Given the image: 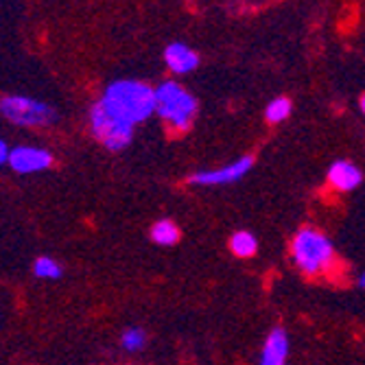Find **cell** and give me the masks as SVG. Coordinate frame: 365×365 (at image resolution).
I'll list each match as a JSON object with an SVG mask.
<instances>
[{
    "instance_id": "obj_12",
    "label": "cell",
    "mask_w": 365,
    "mask_h": 365,
    "mask_svg": "<svg viewBox=\"0 0 365 365\" xmlns=\"http://www.w3.org/2000/svg\"><path fill=\"white\" fill-rule=\"evenodd\" d=\"M230 250L237 258H252L258 252V239L247 230H239L230 237Z\"/></svg>"
},
{
    "instance_id": "obj_2",
    "label": "cell",
    "mask_w": 365,
    "mask_h": 365,
    "mask_svg": "<svg viewBox=\"0 0 365 365\" xmlns=\"http://www.w3.org/2000/svg\"><path fill=\"white\" fill-rule=\"evenodd\" d=\"M291 260L309 278L326 276L337 267L335 245L322 230L300 227L291 239Z\"/></svg>"
},
{
    "instance_id": "obj_16",
    "label": "cell",
    "mask_w": 365,
    "mask_h": 365,
    "mask_svg": "<svg viewBox=\"0 0 365 365\" xmlns=\"http://www.w3.org/2000/svg\"><path fill=\"white\" fill-rule=\"evenodd\" d=\"M9 158H11V149H9L7 140H0V164H3V167H7Z\"/></svg>"
},
{
    "instance_id": "obj_11",
    "label": "cell",
    "mask_w": 365,
    "mask_h": 365,
    "mask_svg": "<svg viewBox=\"0 0 365 365\" xmlns=\"http://www.w3.org/2000/svg\"><path fill=\"white\" fill-rule=\"evenodd\" d=\"M151 241L160 247H173L180 241V227L171 219H160L151 225Z\"/></svg>"
},
{
    "instance_id": "obj_1",
    "label": "cell",
    "mask_w": 365,
    "mask_h": 365,
    "mask_svg": "<svg viewBox=\"0 0 365 365\" xmlns=\"http://www.w3.org/2000/svg\"><path fill=\"white\" fill-rule=\"evenodd\" d=\"M96 103L116 120L136 129L155 112V88L136 79H118L103 90Z\"/></svg>"
},
{
    "instance_id": "obj_14",
    "label": "cell",
    "mask_w": 365,
    "mask_h": 365,
    "mask_svg": "<svg viewBox=\"0 0 365 365\" xmlns=\"http://www.w3.org/2000/svg\"><path fill=\"white\" fill-rule=\"evenodd\" d=\"M147 346V333L140 328V326H129L123 330V335H120V348L125 352H140L145 350Z\"/></svg>"
},
{
    "instance_id": "obj_18",
    "label": "cell",
    "mask_w": 365,
    "mask_h": 365,
    "mask_svg": "<svg viewBox=\"0 0 365 365\" xmlns=\"http://www.w3.org/2000/svg\"><path fill=\"white\" fill-rule=\"evenodd\" d=\"M359 106H361V112H363V116H365V94L361 96V101H359Z\"/></svg>"
},
{
    "instance_id": "obj_9",
    "label": "cell",
    "mask_w": 365,
    "mask_h": 365,
    "mask_svg": "<svg viewBox=\"0 0 365 365\" xmlns=\"http://www.w3.org/2000/svg\"><path fill=\"white\" fill-rule=\"evenodd\" d=\"M328 184L339 192H350L356 190L363 184V171L350 160H337L328 167L326 173Z\"/></svg>"
},
{
    "instance_id": "obj_7",
    "label": "cell",
    "mask_w": 365,
    "mask_h": 365,
    "mask_svg": "<svg viewBox=\"0 0 365 365\" xmlns=\"http://www.w3.org/2000/svg\"><path fill=\"white\" fill-rule=\"evenodd\" d=\"M7 167L18 175L42 173L53 167V153L36 145H18L11 149V158Z\"/></svg>"
},
{
    "instance_id": "obj_3",
    "label": "cell",
    "mask_w": 365,
    "mask_h": 365,
    "mask_svg": "<svg viewBox=\"0 0 365 365\" xmlns=\"http://www.w3.org/2000/svg\"><path fill=\"white\" fill-rule=\"evenodd\" d=\"M197 98L178 81H162L155 88V114L169 129L184 134L197 116Z\"/></svg>"
},
{
    "instance_id": "obj_17",
    "label": "cell",
    "mask_w": 365,
    "mask_h": 365,
    "mask_svg": "<svg viewBox=\"0 0 365 365\" xmlns=\"http://www.w3.org/2000/svg\"><path fill=\"white\" fill-rule=\"evenodd\" d=\"M356 287L365 291V272H361V274H359V278H356Z\"/></svg>"
},
{
    "instance_id": "obj_13",
    "label": "cell",
    "mask_w": 365,
    "mask_h": 365,
    "mask_svg": "<svg viewBox=\"0 0 365 365\" xmlns=\"http://www.w3.org/2000/svg\"><path fill=\"white\" fill-rule=\"evenodd\" d=\"M63 274V267L53 256H40L33 262V276L40 280H59Z\"/></svg>"
},
{
    "instance_id": "obj_15",
    "label": "cell",
    "mask_w": 365,
    "mask_h": 365,
    "mask_svg": "<svg viewBox=\"0 0 365 365\" xmlns=\"http://www.w3.org/2000/svg\"><path fill=\"white\" fill-rule=\"evenodd\" d=\"M291 114V101L287 96H278L274 98V101H269L267 110H264V118H267V123H282L287 120Z\"/></svg>"
},
{
    "instance_id": "obj_5",
    "label": "cell",
    "mask_w": 365,
    "mask_h": 365,
    "mask_svg": "<svg viewBox=\"0 0 365 365\" xmlns=\"http://www.w3.org/2000/svg\"><path fill=\"white\" fill-rule=\"evenodd\" d=\"M90 131L108 151H123L134 138V127L116 120L101 108V103H94L90 110Z\"/></svg>"
},
{
    "instance_id": "obj_4",
    "label": "cell",
    "mask_w": 365,
    "mask_h": 365,
    "mask_svg": "<svg viewBox=\"0 0 365 365\" xmlns=\"http://www.w3.org/2000/svg\"><path fill=\"white\" fill-rule=\"evenodd\" d=\"M0 114L5 120L18 127H51L59 120V114L53 106L40 101V98H31L22 94H9L0 101Z\"/></svg>"
},
{
    "instance_id": "obj_10",
    "label": "cell",
    "mask_w": 365,
    "mask_h": 365,
    "mask_svg": "<svg viewBox=\"0 0 365 365\" xmlns=\"http://www.w3.org/2000/svg\"><path fill=\"white\" fill-rule=\"evenodd\" d=\"M164 61H167L171 73L188 75L199 66V55L192 48H188L186 44L173 42V44L167 46V51H164Z\"/></svg>"
},
{
    "instance_id": "obj_6",
    "label": "cell",
    "mask_w": 365,
    "mask_h": 365,
    "mask_svg": "<svg viewBox=\"0 0 365 365\" xmlns=\"http://www.w3.org/2000/svg\"><path fill=\"white\" fill-rule=\"evenodd\" d=\"M254 167V158L243 155L237 162H230L225 167L219 169H208V171H197L188 178L190 186H225V184H235L243 180Z\"/></svg>"
},
{
    "instance_id": "obj_8",
    "label": "cell",
    "mask_w": 365,
    "mask_h": 365,
    "mask_svg": "<svg viewBox=\"0 0 365 365\" xmlns=\"http://www.w3.org/2000/svg\"><path fill=\"white\" fill-rule=\"evenodd\" d=\"M289 350H291V341H289L287 330L276 326L269 330L267 339H264V344L260 348L258 365H287Z\"/></svg>"
}]
</instances>
